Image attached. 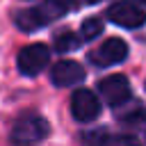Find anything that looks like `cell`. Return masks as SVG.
Segmentation results:
<instances>
[{
  "mask_svg": "<svg viewBox=\"0 0 146 146\" xmlns=\"http://www.w3.org/2000/svg\"><path fill=\"white\" fill-rule=\"evenodd\" d=\"M48 132H50V125H48L46 119L34 116V114L23 116L11 128V141L16 146H32V144L41 141L43 137H48Z\"/></svg>",
  "mask_w": 146,
  "mask_h": 146,
  "instance_id": "6da1fadb",
  "label": "cell"
},
{
  "mask_svg": "<svg viewBox=\"0 0 146 146\" xmlns=\"http://www.w3.org/2000/svg\"><path fill=\"white\" fill-rule=\"evenodd\" d=\"M105 16H107L110 23L125 27V30H137L146 23V11L141 7H137L135 2H128V0H119V2L110 5Z\"/></svg>",
  "mask_w": 146,
  "mask_h": 146,
  "instance_id": "7a4b0ae2",
  "label": "cell"
},
{
  "mask_svg": "<svg viewBox=\"0 0 146 146\" xmlns=\"http://www.w3.org/2000/svg\"><path fill=\"white\" fill-rule=\"evenodd\" d=\"M48 62H50V50H48V46H43V43H30V46H25V48L18 52V57H16L18 71H21L23 75H27V78L39 75V73L48 66Z\"/></svg>",
  "mask_w": 146,
  "mask_h": 146,
  "instance_id": "3957f363",
  "label": "cell"
},
{
  "mask_svg": "<svg viewBox=\"0 0 146 146\" xmlns=\"http://www.w3.org/2000/svg\"><path fill=\"white\" fill-rule=\"evenodd\" d=\"M98 91L103 96V100L110 105V107H121L123 103H128L130 94H132V87H130V80L121 73H114L110 78H103L98 82Z\"/></svg>",
  "mask_w": 146,
  "mask_h": 146,
  "instance_id": "277c9868",
  "label": "cell"
},
{
  "mask_svg": "<svg viewBox=\"0 0 146 146\" xmlns=\"http://www.w3.org/2000/svg\"><path fill=\"white\" fill-rule=\"evenodd\" d=\"M125 57H128V46H125V41L119 39V36L105 39V41H103L96 50H91V55H89L91 64H96V66H100V68L121 64Z\"/></svg>",
  "mask_w": 146,
  "mask_h": 146,
  "instance_id": "5b68a950",
  "label": "cell"
},
{
  "mask_svg": "<svg viewBox=\"0 0 146 146\" xmlns=\"http://www.w3.org/2000/svg\"><path fill=\"white\" fill-rule=\"evenodd\" d=\"M71 114L80 123H89L100 114V100L89 89H78L71 96Z\"/></svg>",
  "mask_w": 146,
  "mask_h": 146,
  "instance_id": "8992f818",
  "label": "cell"
},
{
  "mask_svg": "<svg viewBox=\"0 0 146 146\" xmlns=\"http://www.w3.org/2000/svg\"><path fill=\"white\" fill-rule=\"evenodd\" d=\"M84 66L73 59H59L50 68V82L55 87H73L84 80Z\"/></svg>",
  "mask_w": 146,
  "mask_h": 146,
  "instance_id": "52a82bcc",
  "label": "cell"
},
{
  "mask_svg": "<svg viewBox=\"0 0 146 146\" xmlns=\"http://www.w3.org/2000/svg\"><path fill=\"white\" fill-rule=\"evenodd\" d=\"M80 43H82L80 34H73V32H62L55 36V50L57 52H71V50L80 48Z\"/></svg>",
  "mask_w": 146,
  "mask_h": 146,
  "instance_id": "ba28073f",
  "label": "cell"
},
{
  "mask_svg": "<svg viewBox=\"0 0 146 146\" xmlns=\"http://www.w3.org/2000/svg\"><path fill=\"white\" fill-rule=\"evenodd\" d=\"M119 121H123V123H132V125L144 123V121H146V105L135 103L130 110H121V112H119Z\"/></svg>",
  "mask_w": 146,
  "mask_h": 146,
  "instance_id": "9c48e42d",
  "label": "cell"
},
{
  "mask_svg": "<svg viewBox=\"0 0 146 146\" xmlns=\"http://www.w3.org/2000/svg\"><path fill=\"white\" fill-rule=\"evenodd\" d=\"M98 146H141V141L135 135H107Z\"/></svg>",
  "mask_w": 146,
  "mask_h": 146,
  "instance_id": "30bf717a",
  "label": "cell"
},
{
  "mask_svg": "<svg viewBox=\"0 0 146 146\" xmlns=\"http://www.w3.org/2000/svg\"><path fill=\"white\" fill-rule=\"evenodd\" d=\"M100 32H103V23H100L98 18H87V21L82 23V27H80V39H82V41H91V39H96Z\"/></svg>",
  "mask_w": 146,
  "mask_h": 146,
  "instance_id": "8fae6325",
  "label": "cell"
},
{
  "mask_svg": "<svg viewBox=\"0 0 146 146\" xmlns=\"http://www.w3.org/2000/svg\"><path fill=\"white\" fill-rule=\"evenodd\" d=\"M84 2H91V5H96V2H103V0H84Z\"/></svg>",
  "mask_w": 146,
  "mask_h": 146,
  "instance_id": "7c38bea8",
  "label": "cell"
},
{
  "mask_svg": "<svg viewBox=\"0 0 146 146\" xmlns=\"http://www.w3.org/2000/svg\"><path fill=\"white\" fill-rule=\"evenodd\" d=\"M137 2H139V5H144V7H146V0H137Z\"/></svg>",
  "mask_w": 146,
  "mask_h": 146,
  "instance_id": "4fadbf2b",
  "label": "cell"
}]
</instances>
